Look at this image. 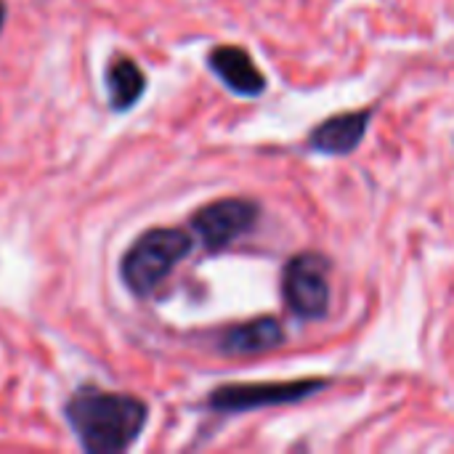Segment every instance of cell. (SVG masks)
I'll use <instances>...</instances> for the list:
<instances>
[{
    "label": "cell",
    "instance_id": "6",
    "mask_svg": "<svg viewBox=\"0 0 454 454\" xmlns=\"http://www.w3.org/2000/svg\"><path fill=\"white\" fill-rule=\"evenodd\" d=\"M207 61L213 72L239 96H258L266 88V77L258 72L250 53L239 45H218Z\"/></svg>",
    "mask_w": 454,
    "mask_h": 454
},
{
    "label": "cell",
    "instance_id": "9",
    "mask_svg": "<svg viewBox=\"0 0 454 454\" xmlns=\"http://www.w3.org/2000/svg\"><path fill=\"white\" fill-rule=\"evenodd\" d=\"M144 88H146V77L133 59L120 56L106 67V90H109V101L114 109L120 112L130 109L141 98Z\"/></svg>",
    "mask_w": 454,
    "mask_h": 454
},
{
    "label": "cell",
    "instance_id": "5",
    "mask_svg": "<svg viewBox=\"0 0 454 454\" xmlns=\"http://www.w3.org/2000/svg\"><path fill=\"white\" fill-rule=\"evenodd\" d=\"M325 388V380H293V383H255V386H223L210 396V404L221 412H245L258 407L290 404Z\"/></svg>",
    "mask_w": 454,
    "mask_h": 454
},
{
    "label": "cell",
    "instance_id": "2",
    "mask_svg": "<svg viewBox=\"0 0 454 454\" xmlns=\"http://www.w3.org/2000/svg\"><path fill=\"white\" fill-rule=\"evenodd\" d=\"M192 250V237L181 229H152L141 234L122 258V279L136 295L152 293L178 261Z\"/></svg>",
    "mask_w": 454,
    "mask_h": 454
},
{
    "label": "cell",
    "instance_id": "8",
    "mask_svg": "<svg viewBox=\"0 0 454 454\" xmlns=\"http://www.w3.org/2000/svg\"><path fill=\"white\" fill-rule=\"evenodd\" d=\"M285 340L282 325L274 317L266 319H255V322H245L234 330H229L223 335V351L226 354H261V351H271Z\"/></svg>",
    "mask_w": 454,
    "mask_h": 454
},
{
    "label": "cell",
    "instance_id": "4",
    "mask_svg": "<svg viewBox=\"0 0 454 454\" xmlns=\"http://www.w3.org/2000/svg\"><path fill=\"white\" fill-rule=\"evenodd\" d=\"M258 218V205L250 200H218L205 205L194 218L192 226L207 250H221L231 245L237 237L253 229Z\"/></svg>",
    "mask_w": 454,
    "mask_h": 454
},
{
    "label": "cell",
    "instance_id": "3",
    "mask_svg": "<svg viewBox=\"0 0 454 454\" xmlns=\"http://www.w3.org/2000/svg\"><path fill=\"white\" fill-rule=\"evenodd\" d=\"M285 301L303 319H322L330 306V261L322 253H301L285 269Z\"/></svg>",
    "mask_w": 454,
    "mask_h": 454
},
{
    "label": "cell",
    "instance_id": "1",
    "mask_svg": "<svg viewBox=\"0 0 454 454\" xmlns=\"http://www.w3.org/2000/svg\"><path fill=\"white\" fill-rule=\"evenodd\" d=\"M67 418L82 450L112 454L128 450L138 439L146 423V407L136 396L82 391L67 404Z\"/></svg>",
    "mask_w": 454,
    "mask_h": 454
},
{
    "label": "cell",
    "instance_id": "10",
    "mask_svg": "<svg viewBox=\"0 0 454 454\" xmlns=\"http://www.w3.org/2000/svg\"><path fill=\"white\" fill-rule=\"evenodd\" d=\"M0 27H3V0H0Z\"/></svg>",
    "mask_w": 454,
    "mask_h": 454
},
{
    "label": "cell",
    "instance_id": "7",
    "mask_svg": "<svg viewBox=\"0 0 454 454\" xmlns=\"http://www.w3.org/2000/svg\"><path fill=\"white\" fill-rule=\"evenodd\" d=\"M370 125V112H348L322 122L311 133V146L322 154H348L354 152Z\"/></svg>",
    "mask_w": 454,
    "mask_h": 454
}]
</instances>
